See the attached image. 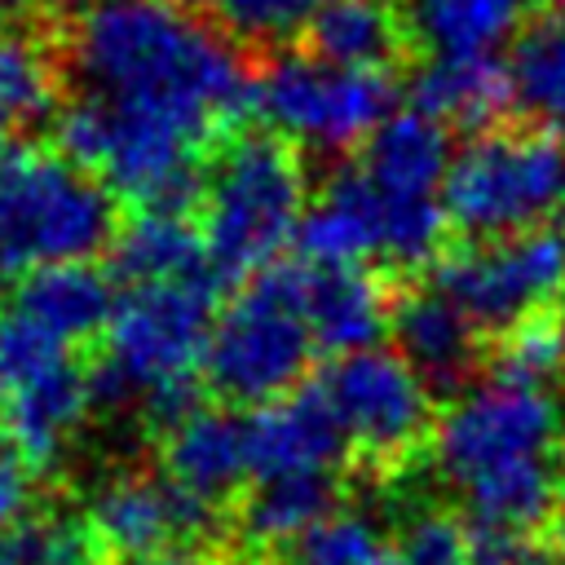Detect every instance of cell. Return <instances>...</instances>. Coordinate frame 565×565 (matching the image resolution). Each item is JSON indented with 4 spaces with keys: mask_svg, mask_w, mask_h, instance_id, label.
Instances as JSON below:
<instances>
[{
    "mask_svg": "<svg viewBox=\"0 0 565 565\" xmlns=\"http://www.w3.org/2000/svg\"><path fill=\"white\" fill-rule=\"evenodd\" d=\"M411 110L459 132H490L516 115L512 75L503 57H428L406 84Z\"/></svg>",
    "mask_w": 565,
    "mask_h": 565,
    "instance_id": "obj_15",
    "label": "cell"
},
{
    "mask_svg": "<svg viewBox=\"0 0 565 565\" xmlns=\"http://www.w3.org/2000/svg\"><path fill=\"white\" fill-rule=\"evenodd\" d=\"M9 305L22 309L26 318H35L44 331H53L62 344H75V340L102 335L110 327L119 300L102 269H93L88 260H75V265L26 269L13 287Z\"/></svg>",
    "mask_w": 565,
    "mask_h": 565,
    "instance_id": "obj_20",
    "label": "cell"
},
{
    "mask_svg": "<svg viewBox=\"0 0 565 565\" xmlns=\"http://www.w3.org/2000/svg\"><path fill=\"white\" fill-rule=\"evenodd\" d=\"M300 35L305 53L340 71H393L411 53L406 13L393 0H327Z\"/></svg>",
    "mask_w": 565,
    "mask_h": 565,
    "instance_id": "obj_17",
    "label": "cell"
},
{
    "mask_svg": "<svg viewBox=\"0 0 565 565\" xmlns=\"http://www.w3.org/2000/svg\"><path fill=\"white\" fill-rule=\"evenodd\" d=\"M102 561L106 547L97 543L88 516L44 512L0 530V565H102Z\"/></svg>",
    "mask_w": 565,
    "mask_h": 565,
    "instance_id": "obj_27",
    "label": "cell"
},
{
    "mask_svg": "<svg viewBox=\"0 0 565 565\" xmlns=\"http://www.w3.org/2000/svg\"><path fill=\"white\" fill-rule=\"evenodd\" d=\"M119 234L106 181L66 163L53 146L0 150V269L75 265L110 247Z\"/></svg>",
    "mask_w": 565,
    "mask_h": 565,
    "instance_id": "obj_2",
    "label": "cell"
},
{
    "mask_svg": "<svg viewBox=\"0 0 565 565\" xmlns=\"http://www.w3.org/2000/svg\"><path fill=\"white\" fill-rule=\"evenodd\" d=\"M57 53L31 31L0 35V150L26 128H35L57 102Z\"/></svg>",
    "mask_w": 565,
    "mask_h": 565,
    "instance_id": "obj_25",
    "label": "cell"
},
{
    "mask_svg": "<svg viewBox=\"0 0 565 565\" xmlns=\"http://www.w3.org/2000/svg\"><path fill=\"white\" fill-rule=\"evenodd\" d=\"M31 463L22 459V450L13 446V437L0 428V530L18 525L26 503H31Z\"/></svg>",
    "mask_w": 565,
    "mask_h": 565,
    "instance_id": "obj_32",
    "label": "cell"
},
{
    "mask_svg": "<svg viewBox=\"0 0 565 565\" xmlns=\"http://www.w3.org/2000/svg\"><path fill=\"white\" fill-rule=\"evenodd\" d=\"M203 247L216 282L252 278L278 260L305 216V168L291 141L247 132L225 146L203 199Z\"/></svg>",
    "mask_w": 565,
    "mask_h": 565,
    "instance_id": "obj_3",
    "label": "cell"
},
{
    "mask_svg": "<svg viewBox=\"0 0 565 565\" xmlns=\"http://www.w3.org/2000/svg\"><path fill=\"white\" fill-rule=\"evenodd\" d=\"M84 411H93L88 406V371H79L66 358L0 397V428L13 437L22 459L31 468H40V463L57 459V450L66 446V437L84 419Z\"/></svg>",
    "mask_w": 565,
    "mask_h": 565,
    "instance_id": "obj_19",
    "label": "cell"
},
{
    "mask_svg": "<svg viewBox=\"0 0 565 565\" xmlns=\"http://www.w3.org/2000/svg\"><path fill=\"white\" fill-rule=\"evenodd\" d=\"M486 371L499 384L547 388L565 371V305L539 309L486 344Z\"/></svg>",
    "mask_w": 565,
    "mask_h": 565,
    "instance_id": "obj_26",
    "label": "cell"
},
{
    "mask_svg": "<svg viewBox=\"0 0 565 565\" xmlns=\"http://www.w3.org/2000/svg\"><path fill=\"white\" fill-rule=\"evenodd\" d=\"M561 450L565 441L556 397L547 388H521L499 380L455 397L433 433V459L459 490L486 472Z\"/></svg>",
    "mask_w": 565,
    "mask_h": 565,
    "instance_id": "obj_8",
    "label": "cell"
},
{
    "mask_svg": "<svg viewBox=\"0 0 565 565\" xmlns=\"http://www.w3.org/2000/svg\"><path fill=\"white\" fill-rule=\"evenodd\" d=\"M322 393L331 397L349 446L375 468H402L433 450V393L411 371V362L393 349H366L335 358L318 375Z\"/></svg>",
    "mask_w": 565,
    "mask_h": 565,
    "instance_id": "obj_7",
    "label": "cell"
},
{
    "mask_svg": "<svg viewBox=\"0 0 565 565\" xmlns=\"http://www.w3.org/2000/svg\"><path fill=\"white\" fill-rule=\"evenodd\" d=\"M472 525L450 512H419L393 543V565H468Z\"/></svg>",
    "mask_w": 565,
    "mask_h": 565,
    "instance_id": "obj_30",
    "label": "cell"
},
{
    "mask_svg": "<svg viewBox=\"0 0 565 565\" xmlns=\"http://www.w3.org/2000/svg\"><path fill=\"white\" fill-rule=\"evenodd\" d=\"M212 516H216V508L199 503L168 477H146V472L106 481L88 508V525H93L97 543L106 547V556L115 552L128 561L150 556L159 547L199 543L207 534Z\"/></svg>",
    "mask_w": 565,
    "mask_h": 565,
    "instance_id": "obj_10",
    "label": "cell"
},
{
    "mask_svg": "<svg viewBox=\"0 0 565 565\" xmlns=\"http://www.w3.org/2000/svg\"><path fill=\"white\" fill-rule=\"evenodd\" d=\"M31 4H44L49 9V0H0V9H31Z\"/></svg>",
    "mask_w": 565,
    "mask_h": 565,
    "instance_id": "obj_34",
    "label": "cell"
},
{
    "mask_svg": "<svg viewBox=\"0 0 565 565\" xmlns=\"http://www.w3.org/2000/svg\"><path fill=\"white\" fill-rule=\"evenodd\" d=\"M450 128L419 110H397L362 141L358 172L384 194L433 199L450 172Z\"/></svg>",
    "mask_w": 565,
    "mask_h": 565,
    "instance_id": "obj_18",
    "label": "cell"
},
{
    "mask_svg": "<svg viewBox=\"0 0 565 565\" xmlns=\"http://www.w3.org/2000/svg\"><path fill=\"white\" fill-rule=\"evenodd\" d=\"M441 207L450 230L468 243H494L561 221L565 137L521 119L463 141L441 181Z\"/></svg>",
    "mask_w": 565,
    "mask_h": 565,
    "instance_id": "obj_1",
    "label": "cell"
},
{
    "mask_svg": "<svg viewBox=\"0 0 565 565\" xmlns=\"http://www.w3.org/2000/svg\"><path fill=\"white\" fill-rule=\"evenodd\" d=\"M110 278H124L132 287L203 282V278H212L203 234L194 230L190 216L137 212L110 243Z\"/></svg>",
    "mask_w": 565,
    "mask_h": 565,
    "instance_id": "obj_22",
    "label": "cell"
},
{
    "mask_svg": "<svg viewBox=\"0 0 565 565\" xmlns=\"http://www.w3.org/2000/svg\"><path fill=\"white\" fill-rule=\"evenodd\" d=\"M66 362V344L13 305H0V397Z\"/></svg>",
    "mask_w": 565,
    "mask_h": 565,
    "instance_id": "obj_29",
    "label": "cell"
},
{
    "mask_svg": "<svg viewBox=\"0 0 565 565\" xmlns=\"http://www.w3.org/2000/svg\"><path fill=\"white\" fill-rule=\"evenodd\" d=\"M247 428H252V481L274 472H331L353 450L318 380L247 415Z\"/></svg>",
    "mask_w": 565,
    "mask_h": 565,
    "instance_id": "obj_12",
    "label": "cell"
},
{
    "mask_svg": "<svg viewBox=\"0 0 565 565\" xmlns=\"http://www.w3.org/2000/svg\"><path fill=\"white\" fill-rule=\"evenodd\" d=\"M516 115L565 137V9H534L508 53Z\"/></svg>",
    "mask_w": 565,
    "mask_h": 565,
    "instance_id": "obj_24",
    "label": "cell"
},
{
    "mask_svg": "<svg viewBox=\"0 0 565 565\" xmlns=\"http://www.w3.org/2000/svg\"><path fill=\"white\" fill-rule=\"evenodd\" d=\"M305 274L309 265L300 256H278L252 274L216 318L203 353V375L216 397L269 406L300 388L318 349L305 322Z\"/></svg>",
    "mask_w": 565,
    "mask_h": 565,
    "instance_id": "obj_4",
    "label": "cell"
},
{
    "mask_svg": "<svg viewBox=\"0 0 565 565\" xmlns=\"http://www.w3.org/2000/svg\"><path fill=\"white\" fill-rule=\"evenodd\" d=\"M393 340L428 393H459L486 371V335L437 287H406L393 300Z\"/></svg>",
    "mask_w": 565,
    "mask_h": 565,
    "instance_id": "obj_11",
    "label": "cell"
},
{
    "mask_svg": "<svg viewBox=\"0 0 565 565\" xmlns=\"http://www.w3.org/2000/svg\"><path fill=\"white\" fill-rule=\"evenodd\" d=\"M534 9H565V0H530Z\"/></svg>",
    "mask_w": 565,
    "mask_h": 565,
    "instance_id": "obj_35",
    "label": "cell"
},
{
    "mask_svg": "<svg viewBox=\"0 0 565 565\" xmlns=\"http://www.w3.org/2000/svg\"><path fill=\"white\" fill-rule=\"evenodd\" d=\"M128 565H212V552L199 543H177V547H159L150 556H137Z\"/></svg>",
    "mask_w": 565,
    "mask_h": 565,
    "instance_id": "obj_33",
    "label": "cell"
},
{
    "mask_svg": "<svg viewBox=\"0 0 565 565\" xmlns=\"http://www.w3.org/2000/svg\"><path fill=\"white\" fill-rule=\"evenodd\" d=\"M291 565H393V543L362 512H331L291 543Z\"/></svg>",
    "mask_w": 565,
    "mask_h": 565,
    "instance_id": "obj_28",
    "label": "cell"
},
{
    "mask_svg": "<svg viewBox=\"0 0 565 565\" xmlns=\"http://www.w3.org/2000/svg\"><path fill=\"white\" fill-rule=\"evenodd\" d=\"M433 287L490 344L530 313L565 305V221L494 243L450 247L433 265Z\"/></svg>",
    "mask_w": 565,
    "mask_h": 565,
    "instance_id": "obj_6",
    "label": "cell"
},
{
    "mask_svg": "<svg viewBox=\"0 0 565 565\" xmlns=\"http://www.w3.org/2000/svg\"><path fill=\"white\" fill-rule=\"evenodd\" d=\"M190 4H216V9H221V4H225V0H190Z\"/></svg>",
    "mask_w": 565,
    "mask_h": 565,
    "instance_id": "obj_36",
    "label": "cell"
},
{
    "mask_svg": "<svg viewBox=\"0 0 565 565\" xmlns=\"http://www.w3.org/2000/svg\"><path fill=\"white\" fill-rule=\"evenodd\" d=\"M327 0H225L221 18L238 40H287L296 31H305V22L322 9Z\"/></svg>",
    "mask_w": 565,
    "mask_h": 565,
    "instance_id": "obj_31",
    "label": "cell"
},
{
    "mask_svg": "<svg viewBox=\"0 0 565 565\" xmlns=\"http://www.w3.org/2000/svg\"><path fill=\"white\" fill-rule=\"evenodd\" d=\"M393 291L362 265H309L305 274V322L322 353L349 358L375 349L393 327Z\"/></svg>",
    "mask_w": 565,
    "mask_h": 565,
    "instance_id": "obj_14",
    "label": "cell"
},
{
    "mask_svg": "<svg viewBox=\"0 0 565 565\" xmlns=\"http://www.w3.org/2000/svg\"><path fill=\"white\" fill-rule=\"evenodd\" d=\"M163 477L194 494L199 503L216 508L221 499H234L238 486L252 477V428L247 415L212 411L203 406L159 441Z\"/></svg>",
    "mask_w": 565,
    "mask_h": 565,
    "instance_id": "obj_13",
    "label": "cell"
},
{
    "mask_svg": "<svg viewBox=\"0 0 565 565\" xmlns=\"http://www.w3.org/2000/svg\"><path fill=\"white\" fill-rule=\"evenodd\" d=\"M375 185L358 172V163L340 168L322 199L300 216L296 256L305 265H358L362 256H375Z\"/></svg>",
    "mask_w": 565,
    "mask_h": 565,
    "instance_id": "obj_21",
    "label": "cell"
},
{
    "mask_svg": "<svg viewBox=\"0 0 565 565\" xmlns=\"http://www.w3.org/2000/svg\"><path fill=\"white\" fill-rule=\"evenodd\" d=\"M335 472H274L256 477L234 503V539L247 556H274L305 530L335 512Z\"/></svg>",
    "mask_w": 565,
    "mask_h": 565,
    "instance_id": "obj_16",
    "label": "cell"
},
{
    "mask_svg": "<svg viewBox=\"0 0 565 565\" xmlns=\"http://www.w3.org/2000/svg\"><path fill=\"white\" fill-rule=\"evenodd\" d=\"M402 13L411 44L433 57H494L530 22V0H411Z\"/></svg>",
    "mask_w": 565,
    "mask_h": 565,
    "instance_id": "obj_23",
    "label": "cell"
},
{
    "mask_svg": "<svg viewBox=\"0 0 565 565\" xmlns=\"http://www.w3.org/2000/svg\"><path fill=\"white\" fill-rule=\"evenodd\" d=\"M397 106L388 71H340L313 53H269L252 75V115L300 146L344 150L366 141Z\"/></svg>",
    "mask_w": 565,
    "mask_h": 565,
    "instance_id": "obj_5",
    "label": "cell"
},
{
    "mask_svg": "<svg viewBox=\"0 0 565 565\" xmlns=\"http://www.w3.org/2000/svg\"><path fill=\"white\" fill-rule=\"evenodd\" d=\"M212 278L203 282H159L132 287L106 327V362L124 371V380L146 397L159 384L194 375L212 340Z\"/></svg>",
    "mask_w": 565,
    "mask_h": 565,
    "instance_id": "obj_9",
    "label": "cell"
}]
</instances>
